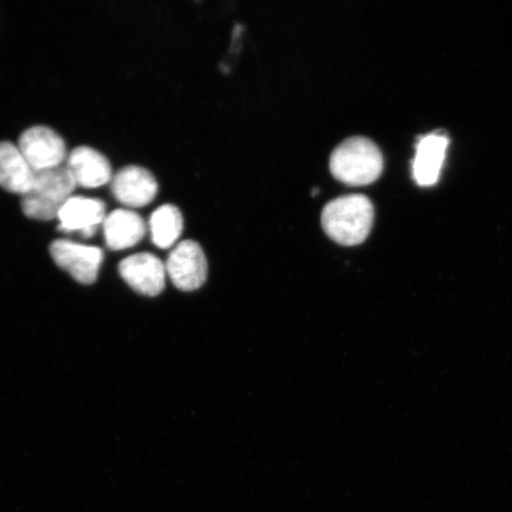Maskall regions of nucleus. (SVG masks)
<instances>
[{"label": "nucleus", "mask_w": 512, "mask_h": 512, "mask_svg": "<svg viewBox=\"0 0 512 512\" xmlns=\"http://www.w3.org/2000/svg\"><path fill=\"white\" fill-rule=\"evenodd\" d=\"M374 219V206L367 196L347 195L326 204L322 226L331 240L338 245L351 247L366 241Z\"/></svg>", "instance_id": "f257e3e1"}, {"label": "nucleus", "mask_w": 512, "mask_h": 512, "mask_svg": "<svg viewBox=\"0 0 512 512\" xmlns=\"http://www.w3.org/2000/svg\"><path fill=\"white\" fill-rule=\"evenodd\" d=\"M330 171L339 182L350 187L374 183L383 171L381 150L373 140L351 137L331 153Z\"/></svg>", "instance_id": "f03ea898"}, {"label": "nucleus", "mask_w": 512, "mask_h": 512, "mask_svg": "<svg viewBox=\"0 0 512 512\" xmlns=\"http://www.w3.org/2000/svg\"><path fill=\"white\" fill-rule=\"evenodd\" d=\"M78 187L67 165L35 172L34 183L22 200L25 216L38 221L57 219L61 208Z\"/></svg>", "instance_id": "7ed1b4c3"}, {"label": "nucleus", "mask_w": 512, "mask_h": 512, "mask_svg": "<svg viewBox=\"0 0 512 512\" xmlns=\"http://www.w3.org/2000/svg\"><path fill=\"white\" fill-rule=\"evenodd\" d=\"M166 274L184 292L195 291L206 283L208 261L197 242L185 240L172 249L166 261Z\"/></svg>", "instance_id": "20e7f679"}, {"label": "nucleus", "mask_w": 512, "mask_h": 512, "mask_svg": "<svg viewBox=\"0 0 512 512\" xmlns=\"http://www.w3.org/2000/svg\"><path fill=\"white\" fill-rule=\"evenodd\" d=\"M18 149L35 172L59 168L68 157L60 134L46 126L25 131L19 138Z\"/></svg>", "instance_id": "39448f33"}, {"label": "nucleus", "mask_w": 512, "mask_h": 512, "mask_svg": "<svg viewBox=\"0 0 512 512\" xmlns=\"http://www.w3.org/2000/svg\"><path fill=\"white\" fill-rule=\"evenodd\" d=\"M50 254L57 266L68 272L81 284H93L98 278L104 253L98 247L82 245L70 240L51 243Z\"/></svg>", "instance_id": "423d86ee"}, {"label": "nucleus", "mask_w": 512, "mask_h": 512, "mask_svg": "<svg viewBox=\"0 0 512 512\" xmlns=\"http://www.w3.org/2000/svg\"><path fill=\"white\" fill-rule=\"evenodd\" d=\"M106 216V204L98 198L72 196L64 203L57 219L60 221L61 232L78 233L83 238H92Z\"/></svg>", "instance_id": "0eeeda50"}, {"label": "nucleus", "mask_w": 512, "mask_h": 512, "mask_svg": "<svg viewBox=\"0 0 512 512\" xmlns=\"http://www.w3.org/2000/svg\"><path fill=\"white\" fill-rule=\"evenodd\" d=\"M119 272L134 291L144 296L155 297L164 290L166 267L156 255L139 253L128 256L120 262Z\"/></svg>", "instance_id": "6e6552de"}, {"label": "nucleus", "mask_w": 512, "mask_h": 512, "mask_svg": "<svg viewBox=\"0 0 512 512\" xmlns=\"http://www.w3.org/2000/svg\"><path fill=\"white\" fill-rule=\"evenodd\" d=\"M111 189L113 196L124 206L142 208L155 200L158 183L149 170L131 165L112 178Z\"/></svg>", "instance_id": "1a4fd4ad"}, {"label": "nucleus", "mask_w": 512, "mask_h": 512, "mask_svg": "<svg viewBox=\"0 0 512 512\" xmlns=\"http://www.w3.org/2000/svg\"><path fill=\"white\" fill-rule=\"evenodd\" d=\"M450 140L445 134H428L416 144L413 159V177L420 187H432L439 181Z\"/></svg>", "instance_id": "9d476101"}, {"label": "nucleus", "mask_w": 512, "mask_h": 512, "mask_svg": "<svg viewBox=\"0 0 512 512\" xmlns=\"http://www.w3.org/2000/svg\"><path fill=\"white\" fill-rule=\"evenodd\" d=\"M67 168L76 185L86 189L102 187L112 181V168L108 159L99 151L80 146L69 153Z\"/></svg>", "instance_id": "9b49d317"}, {"label": "nucleus", "mask_w": 512, "mask_h": 512, "mask_svg": "<svg viewBox=\"0 0 512 512\" xmlns=\"http://www.w3.org/2000/svg\"><path fill=\"white\" fill-rule=\"evenodd\" d=\"M105 241L112 251H123L138 245L146 234V223L143 217L133 210L117 209L106 216L104 223Z\"/></svg>", "instance_id": "f8f14e48"}, {"label": "nucleus", "mask_w": 512, "mask_h": 512, "mask_svg": "<svg viewBox=\"0 0 512 512\" xmlns=\"http://www.w3.org/2000/svg\"><path fill=\"white\" fill-rule=\"evenodd\" d=\"M35 171L18 146L0 143V187L4 190L24 196L34 183Z\"/></svg>", "instance_id": "ddd939ff"}, {"label": "nucleus", "mask_w": 512, "mask_h": 512, "mask_svg": "<svg viewBox=\"0 0 512 512\" xmlns=\"http://www.w3.org/2000/svg\"><path fill=\"white\" fill-rule=\"evenodd\" d=\"M183 215L172 204L159 207L150 217L149 228L152 242L159 248H170L183 233Z\"/></svg>", "instance_id": "4468645a"}]
</instances>
